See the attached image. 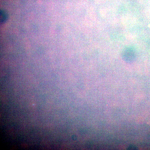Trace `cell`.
I'll return each mask as SVG.
<instances>
[{"instance_id": "cell-1", "label": "cell", "mask_w": 150, "mask_h": 150, "mask_svg": "<svg viewBox=\"0 0 150 150\" xmlns=\"http://www.w3.org/2000/svg\"><path fill=\"white\" fill-rule=\"evenodd\" d=\"M136 56L133 51L131 50H125L122 55V58L126 62L131 63L133 62L135 59Z\"/></svg>"}, {"instance_id": "cell-2", "label": "cell", "mask_w": 150, "mask_h": 150, "mask_svg": "<svg viewBox=\"0 0 150 150\" xmlns=\"http://www.w3.org/2000/svg\"><path fill=\"white\" fill-rule=\"evenodd\" d=\"M0 22L1 23H3L6 21L8 18V15L6 12L3 10H1L0 12Z\"/></svg>"}, {"instance_id": "cell-3", "label": "cell", "mask_w": 150, "mask_h": 150, "mask_svg": "<svg viewBox=\"0 0 150 150\" xmlns=\"http://www.w3.org/2000/svg\"><path fill=\"white\" fill-rule=\"evenodd\" d=\"M132 148V149L131 150H136V149H137L135 146H131L129 147V148L128 149L130 150V149Z\"/></svg>"}]
</instances>
